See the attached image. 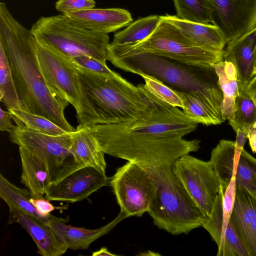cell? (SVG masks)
Masks as SVG:
<instances>
[{
	"label": "cell",
	"mask_w": 256,
	"mask_h": 256,
	"mask_svg": "<svg viewBox=\"0 0 256 256\" xmlns=\"http://www.w3.org/2000/svg\"><path fill=\"white\" fill-rule=\"evenodd\" d=\"M0 43L8 58L20 110L43 116L68 132H75L64 114L70 103L49 86L42 72L36 39L3 2H0Z\"/></svg>",
	"instance_id": "6da1fadb"
},
{
	"label": "cell",
	"mask_w": 256,
	"mask_h": 256,
	"mask_svg": "<svg viewBox=\"0 0 256 256\" xmlns=\"http://www.w3.org/2000/svg\"><path fill=\"white\" fill-rule=\"evenodd\" d=\"M180 152L164 150L135 158L132 162L148 174L155 186L148 214L155 226L169 233L184 231L194 224L201 211L174 172Z\"/></svg>",
	"instance_id": "7a4b0ae2"
},
{
	"label": "cell",
	"mask_w": 256,
	"mask_h": 256,
	"mask_svg": "<svg viewBox=\"0 0 256 256\" xmlns=\"http://www.w3.org/2000/svg\"><path fill=\"white\" fill-rule=\"evenodd\" d=\"M116 68L140 76L154 78L174 90L198 96L222 122L220 110L223 100L214 68H201L152 53L125 56H108Z\"/></svg>",
	"instance_id": "3957f363"
},
{
	"label": "cell",
	"mask_w": 256,
	"mask_h": 256,
	"mask_svg": "<svg viewBox=\"0 0 256 256\" xmlns=\"http://www.w3.org/2000/svg\"><path fill=\"white\" fill-rule=\"evenodd\" d=\"M76 68L100 124L141 122L149 119L158 106L159 98L144 84L136 86L118 73L106 76Z\"/></svg>",
	"instance_id": "277c9868"
},
{
	"label": "cell",
	"mask_w": 256,
	"mask_h": 256,
	"mask_svg": "<svg viewBox=\"0 0 256 256\" xmlns=\"http://www.w3.org/2000/svg\"><path fill=\"white\" fill-rule=\"evenodd\" d=\"M30 30L38 44L69 59L88 56L105 63L108 60V34L86 29L64 14L41 16Z\"/></svg>",
	"instance_id": "5b68a950"
},
{
	"label": "cell",
	"mask_w": 256,
	"mask_h": 256,
	"mask_svg": "<svg viewBox=\"0 0 256 256\" xmlns=\"http://www.w3.org/2000/svg\"><path fill=\"white\" fill-rule=\"evenodd\" d=\"M152 33L144 40L130 44H109L108 56H125L149 52L201 68H214L224 60L223 50L206 49L186 37L175 26L160 19Z\"/></svg>",
	"instance_id": "8992f818"
},
{
	"label": "cell",
	"mask_w": 256,
	"mask_h": 256,
	"mask_svg": "<svg viewBox=\"0 0 256 256\" xmlns=\"http://www.w3.org/2000/svg\"><path fill=\"white\" fill-rule=\"evenodd\" d=\"M39 64L49 86L70 104L78 122L89 126L100 124L76 68L71 60L38 42Z\"/></svg>",
	"instance_id": "52a82bcc"
},
{
	"label": "cell",
	"mask_w": 256,
	"mask_h": 256,
	"mask_svg": "<svg viewBox=\"0 0 256 256\" xmlns=\"http://www.w3.org/2000/svg\"><path fill=\"white\" fill-rule=\"evenodd\" d=\"M72 134L52 136L16 126L9 133V139L12 142L46 160L54 182L83 167L74 162L70 152Z\"/></svg>",
	"instance_id": "ba28073f"
},
{
	"label": "cell",
	"mask_w": 256,
	"mask_h": 256,
	"mask_svg": "<svg viewBox=\"0 0 256 256\" xmlns=\"http://www.w3.org/2000/svg\"><path fill=\"white\" fill-rule=\"evenodd\" d=\"M236 188L234 176L226 188L220 186L210 214L202 226L216 243L217 256H250L231 218Z\"/></svg>",
	"instance_id": "9c48e42d"
},
{
	"label": "cell",
	"mask_w": 256,
	"mask_h": 256,
	"mask_svg": "<svg viewBox=\"0 0 256 256\" xmlns=\"http://www.w3.org/2000/svg\"><path fill=\"white\" fill-rule=\"evenodd\" d=\"M120 212L126 217L148 212L155 190L148 174L136 164L128 162L110 178Z\"/></svg>",
	"instance_id": "30bf717a"
},
{
	"label": "cell",
	"mask_w": 256,
	"mask_h": 256,
	"mask_svg": "<svg viewBox=\"0 0 256 256\" xmlns=\"http://www.w3.org/2000/svg\"><path fill=\"white\" fill-rule=\"evenodd\" d=\"M173 170L192 200L208 217L220 189V180L210 161L184 154L175 162Z\"/></svg>",
	"instance_id": "8fae6325"
},
{
	"label": "cell",
	"mask_w": 256,
	"mask_h": 256,
	"mask_svg": "<svg viewBox=\"0 0 256 256\" xmlns=\"http://www.w3.org/2000/svg\"><path fill=\"white\" fill-rule=\"evenodd\" d=\"M210 161L222 188H226L234 176L236 184L256 196V158L244 148H237L235 142L220 140L212 149Z\"/></svg>",
	"instance_id": "7c38bea8"
},
{
	"label": "cell",
	"mask_w": 256,
	"mask_h": 256,
	"mask_svg": "<svg viewBox=\"0 0 256 256\" xmlns=\"http://www.w3.org/2000/svg\"><path fill=\"white\" fill-rule=\"evenodd\" d=\"M211 23L220 30L226 43L256 28V0H207Z\"/></svg>",
	"instance_id": "4fadbf2b"
},
{
	"label": "cell",
	"mask_w": 256,
	"mask_h": 256,
	"mask_svg": "<svg viewBox=\"0 0 256 256\" xmlns=\"http://www.w3.org/2000/svg\"><path fill=\"white\" fill-rule=\"evenodd\" d=\"M109 180L105 172L92 166H83L52 183L46 190L45 198L49 201H82L109 184Z\"/></svg>",
	"instance_id": "5bb4252c"
},
{
	"label": "cell",
	"mask_w": 256,
	"mask_h": 256,
	"mask_svg": "<svg viewBox=\"0 0 256 256\" xmlns=\"http://www.w3.org/2000/svg\"><path fill=\"white\" fill-rule=\"evenodd\" d=\"M198 123L178 107L159 99L158 107L147 120L128 125L132 130L162 137L184 136L194 131Z\"/></svg>",
	"instance_id": "9a60e30c"
},
{
	"label": "cell",
	"mask_w": 256,
	"mask_h": 256,
	"mask_svg": "<svg viewBox=\"0 0 256 256\" xmlns=\"http://www.w3.org/2000/svg\"><path fill=\"white\" fill-rule=\"evenodd\" d=\"M8 224L17 223L30 234L42 256H60L68 248L62 242L52 228L46 222L18 208L10 202Z\"/></svg>",
	"instance_id": "2e32d148"
},
{
	"label": "cell",
	"mask_w": 256,
	"mask_h": 256,
	"mask_svg": "<svg viewBox=\"0 0 256 256\" xmlns=\"http://www.w3.org/2000/svg\"><path fill=\"white\" fill-rule=\"evenodd\" d=\"M76 24L95 32L108 34L128 26L130 13L121 8H92L64 14Z\"/></svg>",
	"instance_id": "e0dca14e"
},
{
	"label": "cell",
	"mask_w": 256,
	"mask_h": 256,
	"mask_svg": "<svg viewBox=\"0 0 256 256\" xmlns=\"http://www.w3.org/2000/svg\"><path fill=\"white\" fill-rule=\"evenodd\" d=\"M226 44V47L223 50L224 60L231 62L234 66L240 92L253 76L256 50V28Z\"/></svg>",
	"instance_id": "ac0fdd59"
},
{
	"label": "cell",
	"mask_w": 256,
	"mask_h": 256,
	"mask_svg": "<svg viewBox=\"0 0 256 256\" xmlns=\"http://www.w3.org/2000/svg\"><path fill=\"white\" fill-rule=\"evenodd\" d=\"M22 172L20 182L34 198H44L46 190L54 182L48 163L18 146Z\"/></svg>",
	"instance_id": "d6986e66"
},
{
	"label": "cell",
	"mask_w": 256,
	"mask_h": 256,
	"mask_svg": "<svg viewBox=\"0 0 256 256\" xmlns=\"http://www.w3.org/2000/svg\"><path fill=\"white\" fill-rule=\"evenodd\" d=\"M70 152L77 164L106 172L105 153L100 149L91 126L80 124L73 132Z\"/></svg>",
	"instance_id": "ffe728a7"
},
{
	"label": "cell",
	"mask_w": 256,
	"mask_h": 256,
	"mask_svg": "<svg viewBox=\"0 0 256 256\" xmlns=\"http://www.w3.org/2000/svg\"><path fill=\"white\" fill-rule=\"evenodd\" d=\"M160 18L175 26L186 37L200 47L223 50L226 44L220 30L213 24L186 20L168 14Z\"/></svg>",
	"instance_id": "44dd1931"
},
{
	"label": "cell",
	"mask_w": 256,
	"mask_h": 256,
	"mask_svg": "<svg viewBox=\"0 0 256 256\" xmlns=\"http://www.w3.org/2000/svg\"><path fill=\"white\" fill-rule=\"evenodd\" d=\"M126 217V216L120 212L114 220L102 228L94 230L74 227L66 223L55 222H51L48 224L68 249L86 250L94 241L108 234Z\"/></svg>",
	"instance_id": "7402d4cb"
},
{
	"label": "cell",
	"mask_w": 256,
	"mask_h": 256,
	"mask_svg": "<svg viewBox=\"0 0 256 256\" xmlns=\"http://www.w3.org/2000/svg\"><path fill=\"white\" fill-rule=\"evenodd\" d=\"M213 67L222 94V116L224 121L229 120L234 116L235 101L240 94L236 70L232 63L226 60L215 64Z\"/></svg>",
	"instance_id": "603a6c76"
},
{
	"label": "cell",
	"mask_w": 256,
	"mask_h": 256,
	"mask_svg": "<svg viewBox=\"0 0 256 256\" xmlns=\"http://www.w3.org/2000/svg\"><path fill=\"white\" fill-rule=\"evenodd\" d=\"M0 197L6 202H10L25 212L48 224L51 222L67 223L68 218H59L50 214H41L32 204L30 198L33 197L27 188H20L0 174Z\"/></svg>",
	"instance_id": "cb8c5ba5"
},
{
	"label": "cell",
	"mask_w": 256,
	"mask_h": 256,
	"mask_svg": "<svg viewBox=\"0 0 256 256\" xmlns=\"http://www.w3.org/2000/svg\"><path fill=\"white\" fill-rule=\"evenodd\" d=\"M160 16L152 15L140 18L116 33L112 43L130 44L140 42L150 35L160 22Z\"/></svg>",
	"instance_id": "d4e9b609"
},
{
	"label": "cell",
	"mask_w": 256,
	"mask_h": 256,
	"mask_svg": "<svg viewBox=\"0 0 256 256\" xmlns=\"http://www.w3.org/2000/svg\"><path fill=\"white\" fill-rule=\"evenodd\" d=\"M16 126L22 130L58 136L69 133L47 118L20 110H9Z\"/></svg>",
	"instance_id": "484cf974"
},
{
	"label": "cell",
	"mask_w": 256,
	"mask_h": 256,
	"mask_svg": "<svg viewBox=\"0 0 256 256\" xmlns=\"http://www.w3.org/2000/svg\"><path fill=\"white\" fill-rule=\"evenodd\" d=\"M176 91L182 100L183 112L188 117L206 126L218 125L223 122L198 96L192 93Z\"/></svg>",
	"instance_id": "4316f807"
},
{
	"label": "cell",
	"mask_w": 256,
	"mask_h": 256,
	"mask_svg": "<svg viewBox=\"0 0 256 256\" xmlns=\"http://www.w3.org/2000/svg\"><path fill=\"white\" fill-rule=\"evenodd\" d=\"M0 101L8 110H20L8 58L0 43Z\"/></svg>",
	"instance_id": "83f0119b"
},
{
	"label": "cell",
	"mask_w": 256,
	"mask_h": 256,
	"mask_svg": "<svg viewBox=\"0 0 256 256\" xmlns=\"http://www.w3.org/2000/svg\"><path fill=\"white\" fill-rule=\"evenodd\" d=\"M228 120L236 132L238 128L245 131L248 126L256 122V105L248 93L243 90L236 98L234 116Z\"/></svg>",
	"instance_id": "f1b7e54d"
},
{
	"label": "cell",
	"mask_w": 256,
	"mask_h": 256,
	"mask_svg": "<svg viewBox=\"0 0 256 256\" xmlns=\"http://www.w3.org/2000/svg\"><path fill=\"white\" fill-rule=\"evenodd\" d=\"M178 18L186 20L211 23L207 0H173Z\"/></svg>",
	"instance_id": "f546056e"
},
{
	"label": "cell",
	"mask_w": 256,
	"mask_h": 256,
	"mask_svg": "<svg viewBox=\"0 0 256 256\" xmlns=\"http://www.w3.org/2000/svg\"><path fill=\"white\" fill-rule=\"evenodd\" d=\"M144 80L146 90L160 100L174 106L182 108L181 98L176 90L162 82L148 76H140Z\"/></svg>",
	"instance_id": "4dcf8cb0"
},
{
	"label": "cell",
	"mask_w": 256,
	"mask_h": 256,
	"mask_svg": "<svg viewBox=\"0 0 256 256\" xmlns=\"http://www.w3.org/2000/svg\"><path fill=\"white\" fill-rule=\"evenodd\" d=\"M70 60L78 68L91 72L106 76H114L117 74L110 70L106 63L90 56H79Z\"/></svg>",
	"instance_id": "1f68e13d"
},
{
	"label": "cell",
	"mask_w": 256,
	"mask_h": 256,
	"mask_svg": "<svg viewBox=\"0 0 256 256\" xmlns=\"http://www.w3.org/2000/svg\"><path fill=\"white\" fill-rule=\"evenodd\" d=\"M96 4L94 0H58L55 8L62 14H66L94 8Z\"/></svg>",
	"instance_id": "d6a6232c"
},
{
	"label": "cell",
	"mask_w": 256,
	"mask_h": 256,
	"mask_svg": "<svg viewBox=\"0 0 256 256\" xmlns=\"http://www.w3.org/2000/svg\"><path fill=\"white\" fill-rule=\"evenodd\" d=\"M32 204L36 210L44 216L50 215V212L54 210L60 208L54 206L49 200L44 198H36L32 197L30 200Z\"/></svg>",
	"instance_id": "836d02e7"
},
{
	"label": "cell",
	"mask_w": 256,
	"mask_h": 256,
	"mask_svg": "<svg viewBox=\"0 0 256 256\" xmlns=\"http://www.w3.org/2000/svg\"><path fill=\"white\" fill-rule=\"evenodd\" d=\"M12 116L10 112L5 111L2 108L0 110V130L9 133L12 132L15 126L11 121Z\"/></svg>",
	"instance_id": "e575fe53"
},
{
	"label": "cell",
	"mask_w": 256,
	"mask_h": 256,
	"mask_svg": "<svg viewBox=\"0 0 256 256\" xmlns=\"http://www.w3.org/2000/svg\"><path fill=\"white\" fill-rule=\"evenodd\" d=\"M249 140V144L252 152L256 153V122L252 123L246 129Z\"/></svg>",
	"instance_id": "d590c367"
},
{
	"label": "cell",
	"mask_w": 256,
	"mask_h": 256,
	"mask_svg": "<svg viewBox=\"0 0 256 256\" xmlns=\"http://www.w3.org/2000/svg\"><path fill=\"white\" fill-rule=\"evenodd\" d=\"M244 90L246 92L256 90V74L248 82Z\"/></svg>",
	"instance_id": "8d00e7d4"
},
{
	"label": "cell",
	"mask_w": 256,
	"mask_h": 256,
	"mask_svg": "<svg viewBox=\"0 0 256 256\" xmlns=\"http://www.w3.org/2000/svg\"><path fill=\"white\" fill-rule=\"evenodd\" d=\"M93 256H116V254L110 252L106 248H102L92 254Z\"/></svg>",
	"instance_id": "74e56055"
},
{
	"label": "cell",
	"mask_w": 256,
	"mask_h": 256,
	"mask_svg": "<svg viewBox=\"0 0 256 256\" xmlns=\"http://www.w3.org/2000/svg\"><path fill=\"white\" fill-rule=\"evenodd\" d=\"M248 93L252 98L254 102L256 105V90L251 92H247Z\"/></svg>",
	"instance_id": "f35d334b"
},
{
	"label": "cell",
	"mask_w": 256,
	"mask_h": 256,
	"mask_svg": "<svg viewBox=\"0 0 256 256\" xmlns=\"http://www.w3.org/2000/svg\"><path fill=\"white\" fill-rule=\"evenodd\" d=\"M256 74V56H255V61H254V72H253V76Z\"/></svg>",
	"instance_id": "ab89813d"
}]
</instances>
